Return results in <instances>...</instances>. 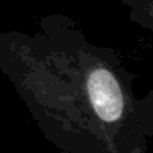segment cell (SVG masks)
I'll return each mask as SVG.
<instances>
[{"instance_id":"cell-1","label":"cell","mask_w":153,"mask_h":153,"mask_svg":"<svg viewBox=\"0 0 153 153\" xmlns=\"http://www.w3.org/2000/svg\"><path fill=\"white\" fill-rule=\"evenodd\" d=\"M0 71L50 143L64 153H145L133 74L110 46L61 13L0 33Z\"/></svg>"},{"instance_id":"cell-3","label":"cell","mask_w":153,"mask_h":153,"mask_svg":"<svg viewBox=\"0 0 153 153\" xmlns=\"http://www.w3.org/2000/svg\"><path fill=\"white\" fill-rule=\"evenodd\" d=\"M135 114L138 128L146 138H153V87L142 97H137Z\"/></svg>"},{"instance_id":"cell-2","label":"cell","mask_w":153,"mask_h":153,"mask_svg":"<svg viewBox=\"0 0 153 153\" xmlns=\"http://www.w3.org/2000/svg\"><path fill=\"white\" fill-rule=\"evenodd\" d=\"M128 10V17L153 36V0H120Z\"/></svg>"}]
</instances>
